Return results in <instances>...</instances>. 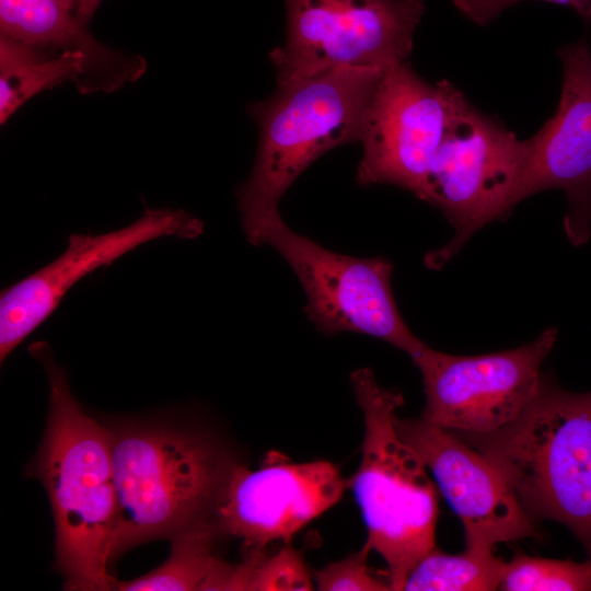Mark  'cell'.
I'll use <instances>...</instances> for the list:
<instances>
[{"instance_id": "6da1fadb", "label": "cell", "mask_w": 591, "mask_h": 591, "mask_svg": "<svg viewBox=\"0 0 591 591\" xmlns=\"http://www.w3.org/2000/svg\"><path fill=\"white\" fill-rule=\"evenodd\" d=\"M28 351L44 367L49 386L47 427L30 473L50 501L56 568L67 590H114L117 579L108 564L117 496L109 428L81 409L46 341L33 343Z\"/></svg>"}, {"instance_id": "7a4b0ae2", "label": "cell", "mask_w": 591, "mask_h": 591, "mask_svg": "<svg viewBox=\"0 0 591 591\" xmlns=\"http://www.w3.org/2000/svg\"><path fill=\"white\" fill-rule=\"evenodd\" d=\"M383 71L340 67L278 82L268 99L250 105L258 146L252 171L236 189V200L251 244H264L266 231L281 218V197L310 164L329 150L360 141Z\"/></svg>"}, {"instance_id": "3957f363", "label": "cell", "mask_w": 591, "mask_h": 591, "mask_svg": "<svg viewBox=\"0 0 591 591\" xmlns=\"http://www.w3.org/2000/svg\"><path fill=\"white\" fill-rule=\"evenodd\" d=\"M109 433L117 496L111 561L139 544L215 523L233 462L213 439L161 424H124Z\"/></svg>"}, {"instance_id": "277c9868", "label": "cell", "mask_w": 591, "mask_h": 591, "mask_svg": "<svg viewBox=\"0 0 591 591\" xmlns=\"http://www.w3.org/2000/svg\"><path fill=\"white\" fill-rule=\"evenodd\" d=\"M450 432L496 467L534 522L567 526L591 557V391L569 392L542 375L509 424L486 433Z\"/></svg>"}, {"instance_id": "5b68a950", "label": "cell", "mask_w": 591, "mask_h": 591, "mask_svg": "<svg viewBox=\"0 0 591 591\" xmlns=\"http://www.w3.org/2000/svg\"><path fill=\"white\" fill-rule=\"evenodd\" d=\"M363 414L360 465L350 487L367 528V542L387 565L392 590H403L414 566L436 546L439 490L416 450L399 434L401 392L382 386L373 372L350 375Z\"/></svg>"}, {"instance_id": "8992f818", "label": "cell", "mask_w": 591, "mask_h": 591, "mask_svg": "<svg viewBox=\"0 0 591 591\" xmlns=\"http://www.w3.org/2000/svg\"><path fill=\"white\" fill-rule=\"evenodd\" d=\"M530 162V139H518L498 119L463 101L421 197L454 228L453 239L428 255L429 266H443L477 230L511 213L522 201Z\"/></svg>"}, {"instance_id": "52a82bcc", "label": "cell", "mask_w": 591, "mask_h": 591, "mask_svg": "<svg viewBox=\"0 0 591 591\" xmlns=\"http://www.w3.org/2000/svg\"><path fill=\"white\" fill-rule=\"evenodd\" d=\"M425 1L285 0V40L269 55L277 83L407 61Z\"/></svg>"}, {"instance_id": "ba28073f", "label": "cell", "mask_w": 591, "mask_h": 591, "mask_svg": "<svg viewBox=\"0 0 591 591\" xmlns=\"http://www.w3.org/2000/svg\"><path fill=\"white\" fill-rule=\"evenodd\" d=\"M557 340L548 327L520 347L457 356L425 343L409 357L421 373L426 396L421 418L449 431L486 433L509 424L535 395L542 364Z\"/></svg>"}, {"instance_id": "9c48e42d", "label": "cell", "mask_w": 591, "mask_h": 591, "mask_svg": "<svg viewBox=\"0 0 591 591\" xmlns=\"http://www.w3.org/2000/svg\"><path fill=\"white\" fill-rule=\"evenodd\" d=\"M290 265L306 296L304 312L326 335L340 332L382 339L410 356L424 341L405 320L392 290L393 264L329 251L292 231L280 218L265 233Z\"/></svg>"}, {"instance_id": "30bf717a", "label": "cell", "mask_w": 591, "mask_h": 591, "mask_svg": "<svg viewBox=\"0 0 591 591\" xmlns=\"http://www.w3.org/2000/svg\"><path fill=\"white\" fill-rule=\"evenodd\" d=\"M465 99L447 80L426 81L408 61L385 69L366 116L357 183L394 185L421 199L432 161Z\"/></svg>"}, {"instance_id": "8fae6325", "label": "cell", "mask_w": 591, "mask_h": 591, "mask_svg": "<svg viewBox=\"0 0 591 591\" xmlns=\"http://www.w3.org/2000/svg\"><path fill=\"white\" fill-rule=\"evenodd\" d=\"M204 223L183 209L148 208L132 223L103 234L72 233L56 259L0 297V359L7 357L58 308L82 278L161 237L195 239Z\"/></svg>"}, {"instance_id": "7c38bea8", "label": "cell", "mask_w": 591, "mask_h": 591, "mask_svg": "<svg viewBox=\"0 0 591 591\" xmlns=\"http://www.w3.org/2000/svg\"><path fill=\"white\" fill-rule=\"evenodd\" d=\"M347 487L327 461L265 465L233 463L215 512L220 535L240 538L252 548L288 542L312 520L336 505Z\"/></svg>"}, {"instance_id": "4fadbf2b", "label": "cell", "mask_w": 591, "mask_h": 591, "mask_svg": "<svg viewBox=\"0 0 591 591\" xmlns=\"http://www.w3.org/2000/svg\"><path fill=\"white\" fill-rule=\"evenodd\" d=\"M395 421L461 520L465 548L494 551L497 544L538 535L509 484L483 454L421 417Z\"/></svg>"}, {"instance_id": "5bb4252c", "label": "cell", "mask_w": 591, "mask_h": 591, "mask_svg": "<svg viewBox=\"0 0 591 591\" xmlns=\"http://www.w3.org/2000/svg\"><path fill=\"white\" fill-rule=\"evenodd\" d=\"M563 86L557 109L530 138L531 162L522 200L547 189L566 194L564 229L570 243L591 235V50L587 38L558 51Z\"/></svg>"}, {"instance_id": "9a60e30c", "label": "cell", "mask_w": 591, "mask_h": 591, "mask_svg": "<svg viewBox=\"0 0 591 591\" xmlns=\"http://www.w3.org/2000/svg\"><path fill=\"white\" fill-rule=\"evenodd\" d=\"M0 35L51 51L83 55L96 92L111 93L140 79L143 57L105 46L59 0H0Z\"/></svg>"}, {"instance_id": "2e32d148", "label": "cell", "mask_w": 591, "mask_h": 591, "mask_svg": "<svg viewBox=\"0 0 591 591\" xmlns=\"http://www.w3.org/2000/svg\"><path fill=\"white\" fill-rule=\"evenodd\" d=\"M71 82L83 94L96 93L86 58L51 51L0 35V121L5 123L38 93Z\"/></svg>"}, {"instance_id": "e0dca14e", "label": "cell", "mask_w": 591, "mask_h": 591, "mask_svg": "<svg viewBox=\"0 0 591 591\" xmlns=\"http://www.w3.org/2000/svg\"><path fill=\"white\" fill-rule=\"evenodd\" d=\"M219 535L215 523L175 535L165 563L134 580H116L114 590H232L235 565L216 555L213 547Z\"/></svg>"}, {"instance_id": "ac0fdd59", "label": "cell", "mask_w": 591, "mask_h": 591, "mask_svg": "<svg viewBox=\"0 0 591 591\" xmlns=\"http://www.w3.org/2000/svg\"><path fill=\"white\" fill-rule=\"evenodd\" d=\"M505 568L493 551L465 548L449 555L434 547L410 570L403 590L491 591L499 589Z\"/></svg>"}, {"instance_id": "d6986e66", "label": "cell", "mask_w": 591, "mask_h": 591, "mask_svg": "<svg viewBox=\"0 0 591 591\" xmlns=\"http://www.w3.org/2000/svg\"><path fill=\"white\" fill-rule=\"evenodd\" d=\"M499 589L591 591V557L577 563L518 554L506 563Z\"/></svg>"}, {"instance_id": "ffe728a7", "label": "cell", "mask_w": 591, "mask_h": 591, "mask_svg": "<svg viewBox=\"0 0 591 591\" xmlns=\"http://www.w3.org/2000/svg\"><path fill=\"white\" fill-rule=\"evenodd\" d=\"M250 573L246 590H312L311 575L299 552L286 545L274 555H266L263 548L250 549L245 557Z\"/></svg>"}, {"instance_id": "44dd1931", "label": "cell", "mask_w": 591, "mask_h": 591, "mask_svg": "<svg viewBox=\"0 0 591 591\" xmlns=\"http://www.w3.org/2000/svg\"><path fill=\"white\" fill-rule=\"evenodd\" d=\"M372 551L370 544L346 557L345 559L328 564L314 572L318 590L343 591H387L392 590L390 582L373 575L368 567V556Z\"/></svg>"}, {"instance_id": "7402d4cb", "label": "cell", "mask_w": 591, "mask_h": 591, "mask_svg": "<svg viewBox=\"0 0 591 591\" xmlns=\"http://www.w3.org/2000/svg\"><path fill=\"white\" fill-rule=\"evenodd\" d=\"M524 0H452L453 5L468 20L484 26L491 23L506 9ZM573 9L591 23V0H542Z\"/></svg>"}, {"instance_id": "603a6c76", "label": "cell", "mask_w": 591, "mask_h": 591, "mask_svg": "<svg viewBox=\"0 0 591 591\" xmlns=\"http://www.w3.org/2000/svg\"><path fill=\"white\" fill-rule=\"evenodd\" d=\"M103 0H79L74 14L79 20L86 23L91 20Z\"/></svg>"}, {"instance_id": "cb8c5ba5", "label": "cell", "mask_w": 591, "mask_h": 591, "mask_svg": "<svg viewBox=\"0 0 591 591\" xmlns=\"http://www.w3.org/2000/svg\"><path fill=\"white\" fill-rule=\"evenodd\" d=\"M68 10L73 11L79 0H59Z\"/></svg>"}]
</instances>
